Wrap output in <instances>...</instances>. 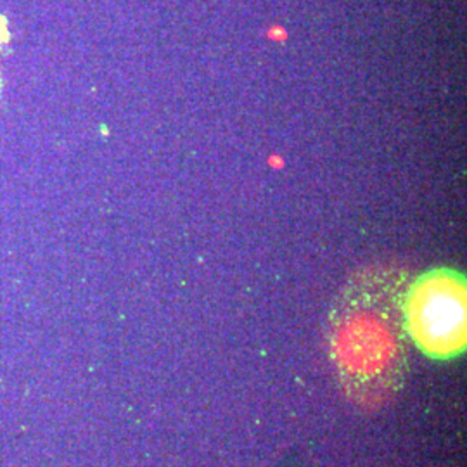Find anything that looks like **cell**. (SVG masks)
Listing matches in <instances>:
<instances>
[{
    "label": "cell",
    "instance_id": "1",
    "mask_svg": "<svg viewBox=\"0 0 467 467\" xmlns=\"http://www.w3.org/2000/svg\"><path fill=\"white\" fill-rule=\"evenodd\" d=\"M412 275L395 265L353 272L329 310L334 378L351 405L376 412L397 400L410 372L403 300Z\"/></svg>",
    "mask_w": 467,
    "mask_h": 467
},
{
    "label": "cell",
    "instance_id": "2",
    "mask_svg": "<svg viewBox=\"0 0 467 467\" xmlns=\"http://www.w3.org/2000/svg\"><path fill=\"white\" fill-rule=\"evenodd\" d=\"M409 341L426 358L451 362L467 348L466 274L433 267L410 279L403 300Z\"/></svg>",
    "mask_w": 467,
    "mask_h": 467
},
{
    "label": "cell",
    "instance_id": "3",
    "mask_svg": "<svg viewBox=\"0 0 467 467\" xmlns=\"http://www.w3.org/2000/svg\"><path fill=\"white\" fill-rule=\"evenodd\" d=\"M0 90H2V78H0Z\"/></svg>",
    "mask_w": 467,
    "mask_h": 467
}]
</instances>
